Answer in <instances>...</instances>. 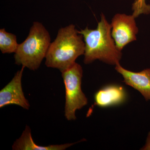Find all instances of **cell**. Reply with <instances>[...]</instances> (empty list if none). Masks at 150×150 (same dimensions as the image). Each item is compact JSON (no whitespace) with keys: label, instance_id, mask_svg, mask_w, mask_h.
<instances>
[{"label":"cell","instance_id":"1","mask_svg":"<svg viewBox=\"0 0 150 150\" xmlns=\"http://www.w3.org/2000/svg\"><path fill=\"white\" fill-rule=\"evenodd\" d=\"M82 35L85 43L84 63L86 64L98 60L108 64L120 63L121 51L117 48L111 35V25L103 13L96 29H85L78 31Z\"/></svg>","mask_w":150,"mask_h":150},{"label":"cell","instance_id":"2","mask_svg":"<svg viewBox=\"0 0 150 150\" xmlns=\"http://www.w3.org/2000/svg\"><path fill=\"white\" fill-rule=\"evenodd\" d=\"M83 37L74 25L60 28L56 39L48 48L46 66L58 69L62 73L71 67L78 57L84 54Z\"/></svg>","mask_w":150,"mask_h":150},{"label":"cell","instance_id":"3","mask_svg":"<svg viewBox=\"0 0 150 150\" xmlns=\"http://www.w3.org/2000/svg\"><path fill=\"white\" fill-rule=\"evenodd\" d=\"M50 42V34L43 24L33 23L27 38L19 44L15 53L16 64L32 71L38 69L46 58Z\"/></svg>","mask_w":150,"mask_h":150},{"label":"cell","instance_id":"4","mask_svg":"<svg viewBox=\"0 0 150 150\" xmlns=\"http://www.w3.org/2000/svg\"><path fill=\"white\" fill-rule=\"evenodd\" d=\"M62 73L66 90L65 117L68 121H74L76 119V110L88 103L87 98L81 89L82 67L76 62Z\"/></svg>","mask_w":150,"mask_h":150},{"label":"cell","instance_id":"5","mask_svg":"<svg viewBox=\"0 0 150 150\" xmlns=\"http://www.w3.org/2000/svg\"><path fill=\"white\" fill-rule=\"evenodd\" d=\"M135 18L133 15L118 13L111 21V35L117 48L122 51L129 43L137 40L139 32Z\"/></svg>","mask_w":150,"mask_h":150},{"label":"cell","instance_id":"6","mask_svg":"<svg viewBox=\"0 0 150 150\" xmlns=\"http://www.w3.org/2000/svg\"><path fill=\"white\" fill-rule=\"evenodd\" d=\"M25 67H22L18 71L12 80L0 91V108L11 105H16L28 110L30 105L25 96L22 86V77Z\"/></svg>","mask_w":150,"mask_h":150},{"label":"cell","instance_id":"7","mask_svg":"<svg viewBox=\"0 0 150 150\" xmlns=\"http://www.w3.org/2000/svg\"><path fill=\"white\" fill-rule=\"evenodd\" d=\"M128 94L123 86L110 84L103 87L94 96V105L105 108L118 106L125 103Z\"/></svg>","mask_w":150,"mask_h":150},{"label":"cell","instance_id":"8","mask_svg":"<svg viewBox=\"0 0 150 150\" xmlns=\"http://www.w3.org/2000/svg\"><path fill=\"white\" fill-rule=\"evenodd\" d=\"M115 70L123 78V82L137 90L146 100H150V69L134 72L126 69L120 65H115Z\"/></svg>","mask_w":150,"mask_h":150},{"label":"cell","instance_id":"9","mask_svg":"<svg viewBox=\"0 0 150 150\" xmlns=\"http://www.w3.org/2000/svg\"><path fill=\"white\" fill-rule=\"evenodd\" d=\"M76 143H67L61 145H50L41 146L35 144L33 139L31 131L28 126L25 129L20 137L14 142L12 146L13 150H64L71 146Z\"/></svg>","mask_w":150,"mask_h":150},{"label":"cell","instance_id":"10","mask_svg":"<svg viewBox=\"0 0 150 150\" xmlns=\"http://www.w3.org/2000/svg\"><path fill=\"white\" fill-rule=\"evenodd\" d=\"M18 45L14 34L6 32L5 28L0 30V50L3 54L15 53Z\"/></svg>","mask_w":150,"mask_h":150},{"label":"cell","instance_id":"11","mask_svg":"<svg viewBox=\"0 0 150 150\" xmlns=\"http://www.w3.org/2000/svg\"><path fill=\"white\" fill-rule=\"evenodd\" d=\"M133 15L137 18L140 15L149 14L150 13V5L146 3V0H134L132 4Z\"/></svg>","mask_w":150,"mask_h":150},{"label":"cell","instance_id":"12","mask_svg":"<svg viewBox=\"0 0 150 150\" xmlns=\"http://www.w3.org/2000/svg\"><path fill=\"white\" fill-rule=\"evenodd\" d=\"M141 150H150V132L148 134L147 138L146 141V144L142 147Z\"/></svg>","mask_w":150,"mask_h":150}]
</instances>
